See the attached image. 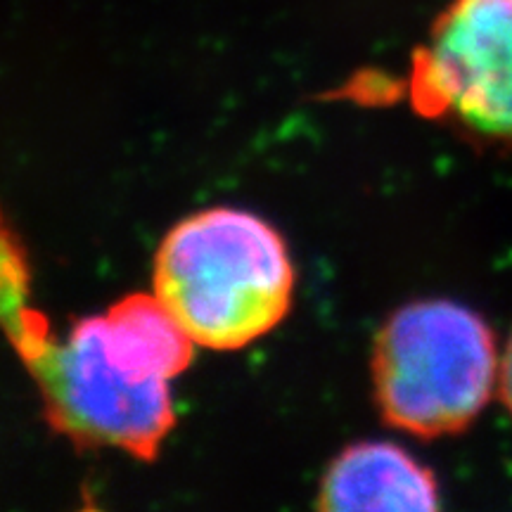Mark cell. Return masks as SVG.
Instances as JSON below:
<instances>
[{
	"instance_id": "cell-3",
	"label": "cell",
	"mask_w": 512,
	"mask_h": 512,
	"mask_svg": "<svg viewBox=\"0 0 512 512\" xmlns=\"http://www.w3.org/2000/svg\"><path fill=\"white\" fill-rule=\"evenodd\" d=\"M501 356L482 316L432 299L403 306L375 342L382 418L422 439L467 430L498 387Z\"/></svg>"
},
{
	"instance_id": "cell-5",
	"label": "cell",
	"mask_w": 512,
	"mask_h": 512,
	"mask_svg": "<svg viewBox=\"0 0 512 512\" xmlns=\"http://www.w3.org/2000/svg\"><path fill=\"white\" fill-rule=\"evenodd\" d=\"M325 510H434L437 479L427 467L394 444H356L347 448L320 486Z\"/></svg>"
},
{
	"instance_id": "cell-4",
	"label": "cell",
	"mask_w": 512,
	"mask_h": 512,
	"mask_svg": "<svg viewBox=\"0 0 512 512\" xmlns=\"http://www.w3.org/2000/svg\"><path fill=\"white\" fill-rule=\"evenodd\" d=\"M408 95L418 114L512 150V0H453L413 57Z\"/></svg>"
},
{
	"instance_id": "cell-6",
	"label": "cell",
	"mask_w": 512,
	"mask_h": 512,
	"mask_svg": "<svg viewBox=\"0 0 512 512\" xmlns=\"http://www.w3.org/2000/svg\"><path fill=\"white\" fill-rule=\"evenodd\" d=\"M498 392H501L503 406L512 415V335L501 354V370H498Z\"/></svg>"
},
{
	"instance_id": "cell-2",
	"label": "cell",
	"mask_w": 512,
	"mask_h": 512,
	"mask_svg": "<svg viewBox=\"0 0 512 512\" xmlns=\"http://www.w3.org/2000/svg\"><path fill=\"white\" fill-rule=\"evenodd\" d=\"M285 240L259 216L204 209L176 223L155 256V294L200 347L242 349L268 335L292 304Z\"/></svg>"
},
{
	"instance_id": "cell-1",
	"label": "cell",
	"mask_w": 512,
	"mask_h": 512,
	"mask_svg": "<svg viewBox=\"0 0 512 512\" xmlns=\"http://www.w3.org/2000/svg\"><path fill=\"white\" fill-rule=\"evenodd\" d=\"M36 377L46 418L79 446L155 458L171 425L169 382L190 366L192 342L157 294H131L83 318L64 339L27 304L3 325Z\"/></svg>"
}]
</instances>
